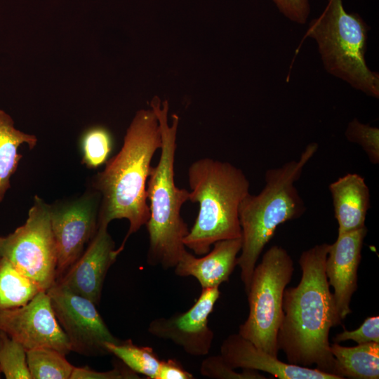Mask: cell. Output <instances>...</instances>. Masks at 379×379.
Listing matches in <instances>:
<instances>
[{
  "label": "cell",
  "instance_id": "7",
  "mask_svg": "<svg viewBox=\"0 0 379 379\" xmlns=\"http://www.w3.org/2000/svg\"><path fill=\"white\" fill-rule=\"evenodd\" d=\"M294 271L283 247L274 245L255 265L248 293L249 313L238 333L257 347L277 357V335L283 317V296Z\"/></svg>",
  "mask_w": 379,
  "mask_h": 379
},
{
  "label": "cell",
  "instance_id": "20",
  "mask_svg": "<svg viewBox=\"0 0 379 379\" xmlns=\"http://www.w3.org/2000/svg\"><path fill=\"white\" fill-rule=\"evenodd\" d=\"M41 291L7 259L0 258V310L23 306Z\"/></svg>",
  "mask_w": 379,
  "mask_h": 379
},
{
  "label": "cell",
  "instance_id": "11",
  "mask_svg": "<svg viewBox=\"0 0 379 379\" xmlns=\"http://www.w3.org/2000/svg\"><path fill=\"white\" fill-rule=\"evenodd\" d=\"M219 296V287L202 288L188 310L153 319L149 324L148 333L155 338L173 342L189 355H207L214 338L208 326V317Z\"/></svg>",
  "mask_w": 379,
  "mask_h": 379
},
{
  "label": "cell",
  "instance_id": "2",
  "mask_svg": "<svg viewBox=\"0 0 379 379\" xmlns=\"http://www.w3.org/2000/svg\"><path fill=\"white\" fill-rule=\"evenodd\" d=\"M161 147L158 119L152 108L140 109L126 130L119 152L95 177L93 185L102 196L98 224L125 218L128 232L117 249L123 251L128 237L145 225L149 218L147 182L154 153Z\"/></svg>",
  "mask_w": 379,
  "mask_h": 379
},
{
  "label": "cell",
  "instance_id": "3",
  "mask_svg": "<svg viewBox=\"0 0 379 379\" xmlns=\"http://www.w3.org/2000/svg\"><path fill=\"white\" fill-rule=\"evenodd\" d=\"M159 124L161 147L159 161L151 166L147 182L149 218L145 225L149 236L147 262L164 270L175 267L186 250L183 239L190 230L180 215L190 191L175 183L174 164L179 117L172 115L169 124L168 100L154 97L150 102Z\"/></svg>",
  "mask_w": 379,
  "mask_h": 379
},
{
  "label": "cell",
  "instance_id": "32",
  "mask_svg": "<svg viewBox=\"0 0 379 379\" xmlns=\"http://www.w3.org/2000/svg\"><path fill=\"white\" fill-rule=\"evenodd\" d=\"M1 368H0V375H1Z\"/></svg>",
  "mask_w": 379,
  "mask_h": 379
},
{
  "label": "cell",
  "instance_id": "18",
  "mask_svg": "<svg viewBox=\"0 0 379 379\" xmlns=\"http://www.w3.org/2000/svg\"><path fill=\"white\" fill-rule=\"evenodd\" d=\"M335 359V373L342 378L378 379L379 343H369L354 347L339 343L330 345Z\"/></svg>",
  "mask_w": 379,
  "mask_h": 379
},
{
  "label": "cell",
  "instance_id": "21",
  "mask_svg": "<svg viewBox=\"0 0 379 379\" xmlns=\"http://www.w3.org/2000/svg\"><path fill=\"white\" fill-rule=\"evenodd\" d=\"M105 347L109 354L116 356L131 371L147 378L157 379L161 360L152 347L135 345L131 340L106 343Z\"/></svg>",
  "mask_w": 379,
  "mask_h": 379
},
{
  "label": "cell",
  "instance_id": "15",
  "mask_svg": "<svg viewBox=\"0 0 379 379\" xmlns=\"http://www.w3.org/2000/svg\"><path fill=\"white\" fill-rule=\"evenodd\" d=\"M220 355L233 368L262 371L280 379H340L317 368L284 363L257 347L239 333L227 337L220 346Z\"/></svg>",
  "mask_w": 379,
  "mask_h": 379
},
{
  "label": "cell",
  "instance_id": "27",
  "mask_svg": "<svg viewBox=\"0 0 379 379\" xmlns=\"http://www.w3.org/2000/svg\"><path fill=\"white\" fill-rule=\"evenodd\" d=\"M347 340H352L357 345L379 343V317H368L358 328L353 331L344 330L333 338V342L336 343Z\"/></svg>",
  "mask_w": 379,
  "mask_h": 379
},
{
  "label": "cell",
  "instance_id": "13",
  "mask_svg": "<svg viewBox=\"0 0 379 379\" xmlns=\"http://www.w3.org/2000/svg\"><path fill=\"white\" fill-rule=\"evenodd\" d=\"M107 227L98 224L97 231L87 248L55 281L95 305L100 303L107 273L119 255Z\"/></svg>",
  "mask_w": 379,
  "mask_h": 379
},
{
  "label": "cell",
  "instance_id": "29",
  "mask_svg": "<svg viewBox=\"0 0 379 379\" xmlns=\"http://www.w3.org/2000/svg\"><path fill=\"white\" fill-rule=\"evenodd\" d=\"M278 10L290 20L305 24L310 13L309 0H272Z\"/></svg>",
  "mask_w": 379,
  "mask_h": 379
},
{
  "label": "cell",
  "instance_id": "10",
  "mask_svg": "<svg viewBox=\"0 0 379 379\" xmlns=\"http://www.w3.org/2000/svg\"><path fill=\"white\" fill-rule=\"evenodd\" d=\"M0 331L21 344L25 350L50 347L65 355L71 352L46 291H40L23 306L0 310Z\"/></svg>",
  "mask_w": 379,
  "mask_h": 379
},
{
  "label": "cell",
  "instance_id": "22",
  "mask_svg": "<svg viewBox=\"0 0 379 379\" xmlns=\"http://www.w3.org/2000/svg\"><path fill=\"white\" fill-rule=\"evenodd\" d=\"M32 379H70L74 368L65 354L50 347L26 350Z\"/></svg>",
  "mask_w": 379,
  "mask_h": 379
},
{
  "label": "cell",
  "instance_id": "23",
  "mask_svg": "<svg viewBox=\"0 0 379 379\" xmlns=\"http://www.w3.org/2000/svg\"><path fill=\"white\" fill-rule=\"evenodd\" d=\"M0 368L7 379H32L24 347L0 331Z\"/></svg>",
  "mask_w": 379,
  "mask_h": 379
},
{
  "label": "cell",
  "instance_id": "4",
  "mask_svg": "<svg viewBox=\"0 0 379 379\" xmlns=\"http://www.w3.org/2000/svg\"><path fill=\"white\" fill-rule=\"evenodd\" d=\"M318 144H308L298 160L270 168L265 174V185L258 194L248 193L241 201L239 218L242 245L237 265L248 293L258 259L281 224L299 218L306 208L295 182L307 163L318 149Z\"/></svg>",
  "mask_w": 379,
  "mask_h": 379
},
{
  "label": "cell",
  "instance_id": "6",
  "mask_svg": "<svg viewBox=\"0 0 379 379\" xmlns=\"http://www.w3.org/2000/svg\"><path fill=\"white\" fill-rule=\"evenodd\" d=\"M368 29L359 15L345 11L342 0H328L321 15L311 21L306 36L317 42L326 72L378 98V73L368 68L365 59Z\"/></svg>",
  "mask_w": 379,
  "mask_h": 379
},
{
  "label": "cell",
  "instance_id": "19",
  "mask_svg": "<svg viewBox=\"0 0 379 379\" xmlns=\"http://www.w3.org/2000/svg\"><path fill=\"white\" fill-rule=\"evenodd\" d=\"M36 142L34 135L15 128L10 115L0 109V202L10 188V179L22 157L18 153V147L26 143L29 149H32Z\"/></svg>",
  "mask_w": 379,
  "mask_h": 379
},
{
  "label": "cell",
  "instance_id": "26",
  "mask_svg": "<svg viewBox=\"0 0 379 379\" xmlns=\"http://www.w3.org/2000/svg\"><path fill=\"white\" fill-rule=\"evenodd\" d=\"M229 366L221 355L211 356L201 364L200 373L209 378L215 379H265L266 377L257 371L243 368L242 372L234 371Z\"/></svg>",
  "mask_w": 379,
  "mask_h": 379
},
{
  "label": "cell",
  "instance_id": "24",
  "mask_svg": "<svg viewBox=\"0 0 379 379\" xmlns=\"http://www.w3.org/2000/svg\"><path fill=\"white\" fill-rule=\"evenodd\" d=\"M83 163L88 168H97L105 162L112 151V138L105 128L88 130L82 138Z\"/></svg>",
  "mask_w": 379,
  "mask_h": 379
},
{
  "label": "cell",
  "instance_id": "5",
  "mask_svg": "<svg viewBox=\"0 0 379 379\" xmlns=\"http://www.w3.org/2000/svg\"><path fill=\"white\" fill-rule=\"evenodd\" d=\"M187 178L189 201L199 204V212L183 239L185 247L204 255L218 241L241 237L239 208L250 187L242 170L207 157L191 164Z\"/></svg>",
  "mask_w": 379,
  "mask_h": 379
},
{
  "label": "cell",
  "instance_id": "8",
  "mask_svg": "<svg viewBox=\"0 0 379 379\" xmlns=\"http://www.w3.org/2000/svg\"><path fill=\"white\" fill-rule=\"evenodd\" d=\"M51 206L35 196L26 222L5 237L2 256L47 291L55 282L57 249L51 230Z\"/></svg>",
  "mask_w": 379,
  "mask_h": 379
},
{
  "label": "cell",
  "instance_id": "9",
  "mask_svg": "<svg viewBox=\"0 0 379 379\" xmlns=\"http://www.w3.org/2000/svg\"><path fill=\"white\" fill-rule=\"evenodd\" d=\"M46 291L71 351L86 356L106 355L109 354L106 343L121 341L110 332L93 302L57 282Z\"/></svg>",
  "mask_w": 379,
  "mask_h": 379
},
{
  "label": "cell",
  "instance_id": "16",
  "mask_svg": "<svg viewBox=\"0 0 379 379\" xmlns=\"http://www.w3.org/2000/svg\"><path fill=\"white\" fill-rule=\"evenodd\" d=\"M213 245V249L200 258L186 249L174 267L175 274L194 277L201 289L219 287L222 283L228 281L237 266L241 237L218 241Z\"/></svg>",
  "mask_w": 379,
  "mask_h": 379
},
{
  "label": "cell",
  "instance_id": "31",
  "mask_svg": "<svg viewBox=\"0 0 379 379\" xmlns=\"http://www.w3.org/2000/svg\"><path fill=\"white\" fill-rule=\"evenodd\" d=\"M4 240H5V237H2L0 236V258L2 256V251H3Z\"/></svg>",
  "mask_w": 379,
  "mask_h": 379
},
{
  "label": "cell",
  "instance_id": "12",
  "mask_svg": "<svg viewBox=\"0 0 379 379\" xmlns=\"http://www.w3.org/2000/svg\"><path fill=\"white\" fill-rule=\"evenodd\" d=\"M50 219L57 249L56 281L80 257L97 231L94 200L86 197L62 206H51Z\"/></svg>",
  "mask_w": 379,
  "mask_h": 379
},
{
  "label": "cell",
  "instance_id": "14",
  "mask_svg": "<svg viewBox=\"0 0 379 379\" xmlns=\"http://www.w3.org/2000/svg\"><path fill=\"white\" fill-rule=\"evenodd\" d=\"M366 227L338 234L330 244L325 262V272L333 293L337 317L341 323L351 313L352 297L357 288V270Z\"/></svg>",
  "mask_w": 379,
  "mask_h": 379
},
{
  "label": "cell",
  "instance_id": "1",
  "mask_svg": "<svg viewBox=\"0 0 379 379\" xmlns=\"http://www.w3.org/2000/svg\"><path fill=\"white\" fill-rule=\"evenodd\" d=\"M329 247L326 243L317 244L301 253L300 281L284 293L277 345L289 364L315 365L323 372L335 375L328 337L330 329L341 323L325 272Z\"/></svg>",
  "mask_w": 379,
  "mask_h": 379
},
{
  "label": "cell",
  "instance_id": "25",
  "mask_svg": "<svg viewBox=\"0 0 379 379\" xmlns=\"http://www.w3.org/2000/svg\"><path fill=\"white\" fill-rule=\"evenodd\" d=\"M347 140L358 144L373 164L379 163V128L361 123L357 119L349 122L345 133Z\"/></svg>",
  "mask_w": 379,
  "mask_h": 379
},
{
  "label": "cell",
  "instance_id": "17",
  "mask_svg": "<svg viewBox=\"0 0 379 379\" xmlns=\"http://www.w3.org/2000/svg\"><path fill=\"white\" fill-rule=\"evenodd\" d=\"M338 224V234L365 227L370 208V191L364 178L357 173H347L328 187Z\"/></svg>",
  "mask_w": 379,
  "mask_h": 379
},
{
  "label": "cell",
  "instance_id": "30",
  "mask_svg": "<svg viewBox=\"0 0 379 379\" xmlns=\"http://www.w3.org/2000/svg\"><path fill=\"white\" fill-rule=\"evenodd\" d=\"M194 376L174 359L161 360L157 379H192Z\"/></svg>",
  "mask_w": 379,
  "mask_h": 379
},
{
  "label": "cell",
  "instance_id": "28",
  "mask_svg": "<svg viewBox=\"0 0 379 379\" xmlns=\"http://www.w3.org/2000/svg\"><path fill=\"white\" fill-rule=\"evenodd\" d=\"M138 374L126 367H114L107 371H97L88 366L75 367L70 379H138Z\"/></svg>",
  "mask_w": 379,
  "mask_h": 379
}]
</instances>
